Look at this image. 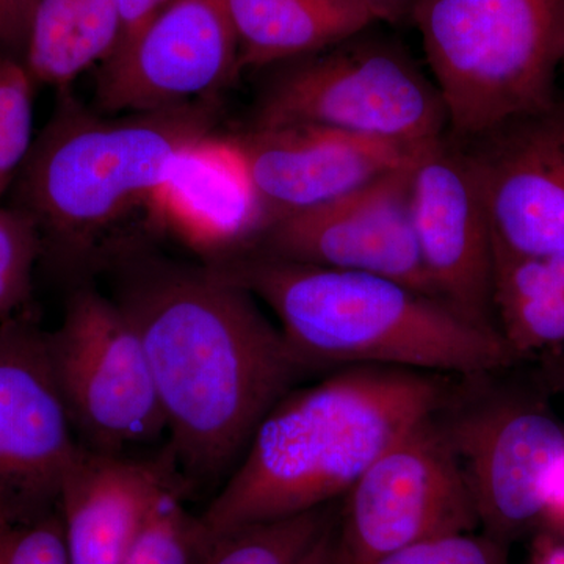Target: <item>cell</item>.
<instances>
[{
	"label": "cell",
	"mask_w": 564,
	"mask_h": 564,
	"mask_svg": "<svg viewBox=\"0 0 564 564\" xmlns=\"http://www.w3.org/2000/svg\"><path fill=\"white\" fill-rule=\"evenodd\" d=\"M410 21L452 139H478L555 104L564 0H417Z\"/></svg>",
	"instance_id": "5b68a950"
},
{
	"label": "cell",
	"mask_w": 564,
	"mask_h": 564,
	"mask_svg": "<svg viewBox=\"0 0 564 564\" xmlns=\"http://www.w3.org/2000/svg\"><path fill=\"white\" fill-rule=\"evenodd\" d=\"M202 549L198 519L185 510L180 486H170L122 564H196Z\"/></svg>",
	"instance_id": "7402d4cb"
},
{
	"label": "cell",
	"mask_w": 564,
	"mask_h": 564,
	"mask_svg": "<svg viewBox=\"0 0 564 564\" xmlns=\"http://www.w3.org/2000/svg\"><path fill=\"white\" fill-rule=\"evenodd\" d=\"M0 564H69L57 508L0 527Z\"/></svg>",
	"instance_id": "d4e9b609"
},
{
	"label": "cell",
	"mask_w": 564,
	"mask_h": 564,
	"mask_svg": "<svg viewBox=\"0 0 564 564\" xmlns=\"http://www.w3.org/2000/svg\"><path fill=\"white\" fill-rule=\"evenodd\" d=\"M562 518H564V456L549 481L547 514H545L543 527L547 522Z\"/></svg>",
	"instance_id": "4dcf8cb0"
},
{
	"label": "cell",
	"mask_w": 564,
	"mask_h": 564,
	"mask_svg": "<svg viewBox=\"0 0 564 564\" xmlns=\"http://www.w3.org/2000/svg\"><path fill=\"white\" fill-rule=\"evenodd\" d=\"M6 192V188H3L2 182H0V193Z\"/></svg>",
	"instance_id": "e575fe53"
},
{
	"label": "cell",
	"mask_w": 564,
	"mask_h": 564,
	"mask_svg": "<svg viewBox=\"0 0 564 564\" xmlns=\"http://www.w3.org/2000/svg\"><path fill=\"white\" fill-rule=\"evenodd\" d=\"M508 551V545L477 530L422 541L373 564H510Z\"/></svg>",
	"instance_id": "484cf974"
},
{
	"label": "cell",
	"mask_w": 564,
	"mask_h": 564,
	"mask_svg": "<svg viewBox=\"0 0 564 564\" xmlns=\"http://www.w3.org/2000/svg\"><path fill=\"white\" fill-rule=\"evenodd\" d=\"M120 31V0H39L25 66L33 80L66 87L110 57Z\"/></svg>",
	"instance_id": "d6986e66"
},
{
	"label": "cell",
	"mask_w": 564,
	"mask_h": 564,
	"mask_svg": "<svg viewBox=\"0 0 564 564\" xmlns=\"http://www.w3.org/2000/svg\"><path fill=\"white\" fill-rule=\"evenodd\" d=\"M340 2L372 24L375 22L400 24V22L410 21L411 11L417 0H340Z\"/></svg>",
	"instance_id": "f1b7e54d"
},
{
	"label": "cell",
	"mask_w": 564,
	"mask_h": 564,
	"mask_svg": "<svg viewBox=\"0 0 564 564\" xmlns=\"http://www.w3.org/2000/svg\"><path fill=\"white\" fill-rule=\"evenodd\" d=\"M321 126L403 147L447 133L433 80L403 47L369 28L281 63L263 87L251 128Z\"/></svg>",
	"instance_id": "8992f818"
},
{
	"label": "cell",
	"mask_w": 564,
	"mask_h": 564,
	"mask_svg": "<svg viewBox=\"0 0 564 564\" xmlns=\"http://www.w3.org/2000/svg\"><path fill=\"white\" fill-rule=\"evenodd\" d=\"M80 448L46 333L24 315L7 318L0 323V511L21 521L57 508Z\"/></svg>",
	"instance_id": "30bf717a"
},
{
	"label": "cell",
	"mask_w": 564,
	"mask_h": 564,
	"mask_svg": "<svg viewBox=\"0 0 564 564\" xmlns=\"http://www.w3.org/2000/svg\"><path fill=\"white\" fill-rule=\"evenodd\" d=\"M214 265L272 311L307 372L388 366L470 380L516 361L502 334L389 278L254 250L234 252Z\"/></svg>",
	"instance_id": "3957f363"
},
{
	"label": "cell",
	"mask_w": 564,
	"mask_h": 564,
	"mask_svg": "<svg viewBox=\"0 0 564 564\" xmlns=\"http://www.w3.org/2000/svg\"><path fill=\"white\" fill-rule=\"evenodd\" d=\"M33 82L24 62L0 54V182L6 191L33 143Z\"/></svg>",
	"instance_id": "603a6c76"
},
{
	"label": "cell",
	"mask_w": 564,
	"mask_h": 564,
	"mask_svg": "<svg viewBox=\"0 0 564 564\" xmlns=\"http://www.w3.org/2000/svg\"><path fill=\"white\" fill-rule=\"evenodd\" d=\"M339 502L258 522L204 541L196 564H300L337 522Z\"/></svg>",
	"instance_id": "44dd1931"
},
{
	"label": "cell",
	"mask_w": 564,
	"mask_h": 564,
	"mask_svg": "<svg viewBox=\"0 0 564 564\" xmlns=\"http://www.w3.org/2000/svg\"><path fill=\"white\" fill-rule=\"evenodd\" d=\"M538 547L536 560L534 564H564V545L554 540V538L544 534Z\"/></svg>",
	"instance_id": "1f68e13d"
},
{
	"label": "cell",
	"mask_w": 564,
	"mask_h": 564,
	"mask_svg": "<svg viewBox=\"0 0 564 564\" xmlns=\"http://www.w3.org/2000/svg\"><path fill=\"white\" fill-rule=\"evenodd\" d=\"M58 391L80 447L140 456L166 437L165 415L147 351L113 299L74 292L61 326L46 333Z\"/></svg>",
	"instance_id": "52a82bcc"
},
{
	"label": "cell",
	"mask_w": 564,
	"mask_h": 564,
	"mask_svg": "<svg viewBox=\"0 0 564 564\" xmlns=\"http://www.w3.org/2000/svg\"><path fill=\"white\" fill-rule=\"evenodd\" d=\"M148 206L203 250L247 247L263 231L261 204L232 139L209 135L185 148Z\"/></svg>",
	"instance_id": "e0dca14e"
},
{
	"label": "cell",
	"mask_w": 564,
	"mask_h": 564,
	"mask_svg": "<svg viewBox=\"0 0 564 564\" xmlns=\"http://www.w3.org/2000/svg\"><path fill=\"white\" fill-rule=\"evenodd\" d=\"M411 217L423 265L440 299L475 325L499 333L484 188L466 148L447 133L417 152Z\"/></svg>",
	"instance_id": "4fadbf2b"
},
{
	"label": "cell",
	"mask_w": 564,
	"mask_h": 564,
	"mask_svg": "<svg viewBox=\"0 0 564 564\" xmlns=\"http://www.w3.org/2000/svg\"><path fill=\"white\" fill-rule=\"evenodd\" d=\"M451 399L437 421L462 464L480 532L510 547L543 529L564 426L543 404L521 397H481L467 406Z\"/></svg>",
	"instance_id": "9c48e42d"
},
{
	"label": "cell",
	"mask_w": 564,
	"mask_h": 564,
	"mask_svg": "<svg viewBox=\"0 0 564 564\" xmlns=\"http://www.w3.org/2000/svg\"><path fill=\"white\" fill-rule=\"evenodd\" d=\"M39 0H0V54L24 62Z\"/></svg>",
	"instance_id": "4316f807"
},
{
	"label": "cell",
	"mask_w": 564,
	"mask_h": 564,
	"mask_svg": "<svg viewBox=\"0 0 564 564\" xmlns=\"http://www.w3.org/2000/svg\"><path fill=\"white\" fill-rule=\"evenodd\" d=\"M113 300L147 351L177 480L228 478L259 423L307 373L280 326L214 263L141 261Z\"/></svg>",
	"instance_id": "6da1fadb"
},
{
	"label": "cell",
	"mask_w": 564,
	"mask_h": 564,
	"mask_svg": "<svg viewBox=\"0 0 564 564\" xmlns=\"http://www.w3.org/2000/svg\"><path fill=\"white\" fill-rule=\"evenodd\" d=\"M543 529L545 534H549V536L554 538V540L564 545V518L547 522Z\"/></svg>",
	"instance_id": "d6a6232c"
},
{
	"label": "cell",
	"mask_w": 564,
	"mask_h": 564,
	"mask_svg": "<svg viewBox=\"0 0 564 564\" xmlns=\"http://www.w3.org/2000/svg\"><path fill=\"white\" fill-rule=\"evenodd\" d=\"M564 66V65H563Z\"/></svg>",
	"instance_id": "8d00e7d4"
},
{
	"label": "cell",
	"mask_w": 564,
	"mask_h": 564,
	"mask_svg": "<svg viewBox=\"0 0 564 564\" xmlns=\"http://www.w3.org/2000/svg\"><path fill=\"white\" fill-rule=\"evenodd\" d=\"M41 236L31 215L0 209V323L13 317L28 302Z\"/></svg>",
	"instance_id": "cb8c5ba5"
},
{
	"label": "cell",
	"mask_w": 564,
	"mask_h": 564,
	"mask_svg": "<svg viewBox=\"0 0 564 564\" xmlns=\"http://www.w3.org/2000/svg\"><path fill=\"white\" fill-rule=\"evenodd\" d=\"M170 486L181 488L166 459L80 448L57 502L69 564L124 563Z\"/></svg>",
	"instance_id": "2e32d148"
},
{
	"label": "cell",
	"mask_w": 564,
	"mask_h": 564,
	"mask_svg": "<svg viewBox=\"0 0 564 564\" xmlns=\"http://www.w3.org/2000/svg\"><path fill=\"white\" fill-rule=\"evenodd\" d=\"M240 69L225 0H170L99 70L102 111L170 109L225 87Z\"/></svg>",
	"instance_id": "7c38bea8"
},
{
	"label": "cell",
	"mask_w": 564,
	"mask_h": 564,
	"mask_svg": "<svg viewBox=\"0 0 564 564\" xmlns=\"http://www.w3.org/2000/svg\"><path fill=\"white\" fill-rule=\"evenodd\" d=\"M9 521H17V519L11 518L10 514H7L6 511H0V527L6 524Z\"/></svg>",
	"instance_id": "836d02e7"
},
{
	"label": "cell",
	"mask_w": 564,
	"mask_h": 564,
	"mask_svg": "<svg viewBox=\"0 0 564 564\" xmlns=\"http://www.w3.org/2000/svg\"><path fill=\"white\" fill-rule=\"evenodd\" d=\"M300 564H345L337 545L336 524L323 534Z\"/></svg>",
	"instance_id": "f546056e"
},
{
	"label": "cell",
	"mask_w": 564,
	"mask_h": 564,
	"mask_svg": "<svg viewBox=\"0 0 564 564\" xmlns=\"http://www.w3.org/2000/svg\"><path fill=\"white\" fill-rule=\"evenodd\" d=\"M240 68H267L333 46L372 22L340 0H225Z\"/></svg>",
	"instance_id": "ac0fdd59"
},
{
	"label": "cell",
	"mask_w": 564,
	"mask_h": 564,
	"mask_svg": "<svg viewBox=\"0 0 564 564\" xmlns=\"http://www.w3.org/2000/svg\"><path fill=\"white\" fill-rule=\"evenodd\" d=\"M444 375L350 366L292 389L198 516L203 541L339 502L386 448L445 406Z\"/></svg>",
	"instance_id": "7a4b0ae2"
},
{
	"label": "cell",
	"mask_w": 564,
	"mask_h": 564,
	"mask_svg": "<svg viewBox=\"0 0 564 564\" xmlns=\"http://www.w3.org/2000/svg\"><path fill=\"white\" fill-rule=\"evenodd\" d=\"M459 143L480 177L492 247L564 254V102Z\"/></svg>",
	"instance_id": "5bb4252c"
},
{
	"label": "cell",
	"mask_w": 564,
	"mask_h": 564,
	"mask_svg": "<svg viewBox=\"0 0 564 564\" xmlns=\"http://www.w3.org/2000/svg\"><path fill=\"white\" fill-rule=\"evenodd\" d=\"M562 378H563V380H564V370H563V372H562Z\"/></svg>",
	"instance_id": "d590c367"
},
{
	"label": "cell",
	"mask_w": 564,
	"mask_h": 564,
	"mask_svg": "<svg viewBox=\"0 0 564 564\" xmlns=\"http://www.w3.org/2000/svg\"><path fill=\"white\" fill-rule=\"evenodd\" d=\"M169 2L170 0H120L121 31L115 51L129 43Z\"/></svg>",
	"instance_id": "83f0119b"
},
{
	"label": "cell",
	"mask_w": 564,
	"mask_h": 564,
	"mask_svg": "<svg viewBox=\"0 0 564 564\" xmlns=\"http://www.w3.org/2000/svg\"><path fill=\"white\" fill-rule=\"evenodd\" d=\"M232 140L261 204L263 231L411 165L423 147L303 124L250 128Z\"/></svg>",
	"instance_id": "9a60e30c"
},
{
	"label": "cell",
	"mask_w": 564,
	"mask_h": 564,
	"mask_svg": "<svg viewBox=\"0 0 564 564\" xmlns=\"http://www.w3.org/2000/svg\"><path fill=\"white\" fill-rule=\"evenodd\" d=\"M18 172V207L41 236L84 252L140 204H150L174 159L212 135L210 98L117 120L87 113L63 96Z\"/></svg>",
	"instance_id": "277c9868"
},
{
	"label": "cell",
	"mask_w": 564,
	"mask_h": 564,
	"mask_svg": "<svg viewBox=\"0 0 564 564\" xmlns=\"http://www.w3.org/2000/svg\"><path fill=\"white\" fill-rule=\"evenodd\" d=\"M413 165L381 174L340 198L274 223L251 250L306 265L377 274L441 300L415 239Z\"/></svg>",
	"instance_id": "8fae6325"
},
{
	"label": "cell",
	"mask_w": 564,
	"mask_h": 564,
	"mask_svg": "<svg viewBox=\"0 0 564 564\" xmlns=\"http://www.w3.org/2000/svg\"><path fill=\"white\" fill-rule=\"evenodd\" d=\"M494 313L516 358L564 344V254L521 256L492 247Z\"/></svg>",
	"instance_id": "ffe728a7"
},
{
	"label": "cell",
	"mask_w": 564,
	"mask_h": 564,
	"mask_svg": "<svg viewBox=\"0 0 564 564\" xmlns=\"http://www.w3.org/2000/svg\"><path fill=\"white\" fill-rule=\"evenodd\" d=\"M477 530L469 486L436 413L367 467L340 500L336 522L345 564H373L422 541Z\"/></svg>",
	"instance_id": "ba28073f"
}]
</instances>
